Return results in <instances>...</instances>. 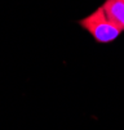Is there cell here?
<instances>
[{
    "label": "cell",
    "mask_w": 124,
    "mask_h": 130,
    "mask_svg": "<svg viewBox=\"0 0 124 130\" xmlns=\"http://www.w3.org/2000/svg\"><path fill=\"white\" fill-rule=\"evenodd\" d=\"M79 25L89 32L92 38L100 44H109L116 40L123 32V30L106 15L102 7L97 8L93 13L79 21Z\"/></svg>",
    "instance_id": "6da1fadb"
},
{
    "label": "cell",
    "mask_w": 124,
    "mask_h": 130,
    "mask_svg": "<svg viewBox=\"0 0 124 130\" xmlns=\"http://www.w3.org/2000/svg\"><path fill=\"white\" fill-rule=\"evenodd\" d=\"M101 7L106 15L116 26L124 30V0H106Z\"/></svg>",
    "instance_id": "7a4b0ae2"
}]
</instances>
